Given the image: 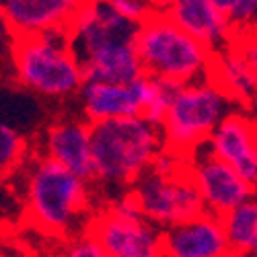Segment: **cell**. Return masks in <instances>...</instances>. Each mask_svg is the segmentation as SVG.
<instances>
[{"label":"cell","mask_w":257,"mask_h":257,"mask_svg":"<svg viewBox=\"0 0 257 257\" xmlns=\"http://www.w3.org/2000/svg\"><path fill=\"white\" fill-rule=\"evenodd\" d=\"M140 23L109 0H89L70 25V50L84 80L130 84L144 74L136 37Z\"/></svg>","instance_id":"6da1fadb"},{"label":"cell","mask_w":257,"mask_h":257,"mask_svg":"<svg viewBox=\"0 0 257 257\" xmlns=\"http://www.w3.org/2000/svg\"><path fill=\"white\" fill-rule=\"evenodd\" d=\"M95 181L103 185L132 187L165 148L159 125L142 115L91 123Z\"/></svg>","instance_id":"7a4b0ae2"},{"label":"cell","mask_w":257,"mask_h":257,"mask_svg":"<svg viewBox=\"0 0 257 257\" xmlns=\"http://www.w3.org/2000/svg\"><path fill=\"white\" fill-rule=\"evenodd\" d=\"M89 181L60 163L37 157L27 173L25 198L31 222L50 234H72L89 210Z\"/></svg>","instance_id":"3957f363"},{"label":"cell","mask_w":257,"mask_h":257,"mask_svg":"<svg viewBox=\"0 0 257 257\" xmlns=\"http://www.w3.org/2000/svg\"><path fill=\"white\" fill-rule=\"evenodd\" d=\"M13 66L21 87L39 97L64 99L80 93L84 84L82 68L70 50V29L15 37Z\"/></svg>","instance_id":"277c9868"},{"label":"cell","mask_w":257,"mask_h":257,"mask_svg":"<svg viewBox=\"0 0 257 257\" xmlns=\"http://www.w3.org/2000/svg\"><path fill=\"white\" fill-rule=\"evenodd\" d=\"M136 48L144 74L177 84L210 78L214 54L183 31L167 13H153L142 21Z\"/></svg>","instance_id":"5b68a950"},{"label":"cell","mask_w":257,"mask_h":257,"mask_svg":"<svg viewBox=\"0 0 257 257\" xmlns=\"http://www.w3.org/2000/svg\"><path fill=\"white\" fill-rule=\"evenodd\" d=\"M232 107L234 103L210 78L181 84L161 125L165 146L189 159L210 140L218 123L234 111Z\"/></svg>","instance_id":"8992f818"},{"label":"cell","mask_w":257,"mask_h":257,"mask_svg":"<svg viewBox=\"0 0 257 257\" xmlns=\"http://www.w3.org/2000/svg\"><path fill=\"white\" fill-rule=\"evenodd\" d=\"M84 232L91 234L109 257H165L163 228L142 216L130 191L95 216Z\"/></svg>","instance_id":"52a82bcc"},{"label":"cell","mask_w":257,"mask_h":257,"mask_svg":"<svg viewBox=\"0 0 257 257\" xmlns=\"http://www.w3.org/2000/svg\"><path fill=\"white\" fill-rule=\"evenodd\" d=\"M130 194L136 200L142 216L163 230L206 212L189 169L175 177L159 175L148 169L130 187Z\"/></svg>","instance_id":"ba28073f"},{"label":"cell","mask_w":257,"mask_h":257,"mask_svg":"<svg viewBox=\"0 0 257 257\" xmlns=\"http://www.w3.org/2000/svg\"><path fill=\"white\" fill-rule=\"evenodd\" d=\"M189 175L200 191L206 212L216 216H224L243 202L251 200L257 191L230 165L214 157L206 144L189 157Z\"/></svg>","instance_id":"9c48e42d"},{"label":"cell","mask_w":257,"mask_h":257,"mask_svg":"<svg viewBox=\"0 0 257 257\" xmlns=\"http://www.w3.org/2000/svg\"><path fill=\"white\" fill-rule=\"evenodd\" d=\"M206 148L230 165L257 189V119L243 109L230 111L212 132Z\"/></svg>","instance_id":"30bf717a"},{"label":"cell","mask_w":257,"mask_h":257,"mask_svg":"<svg viewBox=\"0 0 257 257\" xmlns=\"http://www.w3.org/2000/svg\"><path fill=\"white\" fill-rule=\"evenodd\" d=\"M89 0H0L7 27L15 37L70 29Z\"/></svg>","instance_id":"8fae6325"},{"label":"cell","mask_w":257,"mask_h":257,"mask_svg":"<svg viewBox=\"0 0 257 257\" xmlns=\"http://www.w3.org/2000/svg\"><path fill=\"white\" fill-rule=\"evenodd\" d=\"M165 257H230L222 216L202 212L163 230Z\"/></svg>","instance_id":"7c38bea8"},{"label":"cell","mask_w":257,"mask_h":257,"mask_svg":"<svg viewBox=\"0 0 257 257\" xmlns=\"http://www.w3.org/2000/svg\"><path fill=\"white\" fill-rule=\"evenodd\" d=\"M167 15L212 54L230 48L237 39V29L212 0H177Z\"/></svg>","instance_id":"4fadbf2b"},{"label":"cell","mask_w":257,"mask_h":257,"mask_svg":"<svg viewBox=\"0 0 257 257\" xmlns=\"http://www.w3.org/2000/svg\"><path fill=\"white\" fill-rule=\"evenodd\" d=\"M60 163L84 181H95L91 123L78 119H62L48 127L46 132V155Z\"/></svg>","instance_id":"5bb4252c"},{"label":"cell","mask_w":257,"mask_h":257,"mask_svg":"<svg viewBox=\"0 0 257 257\" xmlns=\"http://www.w3.org/2000/svg\"><path fill=\"white\" fill-rule=\"evenodd\" d=\"M78 95L82 101L84 117L89 119V123L142 115L140 103L130 84H117L107 80H84Z\"/></svg>","instance_id":"9a60e30c"},{"label":"cell","mask_w":257,"mask_h":257,"mask_svg":"<svg viewBox=\"0 0 257 257\" xmlns=\"http://www.w3.org/2000/svg\"><path fill=\"white\" fill-rule=\"evenodd\" d=\"M210 80L218 84L222 93L241 109L257 107V84L249 62L237 44L214 54Z\"/></svg>","instance_id":"2e32d148"},{"label":"cell","mask_w":257,"mask_h":257,"mask_svg":"<svg viewBox=\"0 0 257 257\" xmlns=\"http://www.w3.org/2000/svg\"><path fill=\"white\" fill-rule=\"evenodd\" d=\"M130 87L140 103L142 117L161 127L169 111V105L177 95V91L181 89V84L165 80V78H157L151 74H142L140 78L130 82Z\"/></svg>","instance_id":"e0dca14e"},{"label":"cell","mask_w":257,"mask_h":257,"mask_svg":"<svg viewBox=\"0 0 257 257\" xmlns=\"http://www.w3.org/2000/svg\"><path fill=\"white\" fill-rule=\"evenodd\" d=\"M232 255L249 257L257 249V196L222 216Z\"/></svg>","instance_id":"ac0fdd59"},{"label":"cell","mask_w":257,"mask_h":257,"mask_svg":"<svg viewBox=\"0 0 257 257\" xmlns=\"http://www.w3.org/2000/svg\"><path fill=\"white\" fill-rule=\"evenodd\" d=\"M27 153L25 138L17 132V127L0 119V173H7L21 165Z\"/></svg>","instance_id":"d6986e66"},{"label":"cell","mask_w":257,"mask_h":257,"mask_svg":"<svg viewBox=\"0 0 257 257\" xmlns=\"http://www.w3.org/2000/svg\"><path fill=\"white\" fill-rule=\"evenodd\" d=\"M239 33L257 29V0H212Z\"/></svg>","instance_id":"ffe728a7"},{"label":"cell","mask_w":257,"mask_h":257,"mask_svg":"<svg viewBox=\"0 0 257 257\" xmlns=\"http://www.w3.org/2000/svg\"><path fill=\"white\" fill-rule=\"evenodd\" d=\"M62 257H109L107 253L91 234H80V237H74L68 247L64 249V255Z\"/></svg>","instance_id":"44dd1931"},{"label":"cell","mask_w":257,"mask_h":257,"mask_svg":"<svg viewBox=\"0 0 257 257\" xmlns=\"http://www.w3.org/2000/svg\"><path fill=\"white\" fill-rule=\"evenodd\" d=\"M109 3L127 19L138 21L142 23L144 19H148L155 11L151 7V0H109Z\"/></svg>","instance_id":"7402d4cb"},{"label":"cell","mask_w":257,"mask_h":257,"mask_svg":"<svg viewBox=\"0 0 257 257\" xmlns=\"http://www.w3.org/2000/svg\"><path fill=\"white\" fill-rule=\"evenodd\" d=\"M234 44L245 54L249 66H251V72H253V78H255V84H257V29L239 33L237 39H234Z\"/></svg>","instance_id":"603a6c76"},{"label":"cell","mask_w":257,"mask_h":257,"mask_svg":"<svg viewBox=\"0 0 257 257\" xmlns=\"http://www.w3.org/2000/svg\"><path fill=\"white\" fill-rule=\"evenodd\" d=\"M177 0H151V7L155 13H169V9L173 7Z\"/></svg>","instance_id":"cb8c5ba5"},{"label":"cell","mask_w":257,"mask_h":257,"mask_svg":"<svg viewBox=\"0 0 257 257\" xmlns=\"http://www.w3.org/2000/svg\"><path fill=\"white\" fill-rule=\"evenodd\" d=\"M5 29H9V27H7V21H5V15H3V11H0V35L5 33Z\"/></svg>","instance_id":"d4e9b609"},{"label":"cell","mask_w":257,"mask_h":257,"mask_svg":"<svg viewBox=\"0 0 257 257\" xmlns=\"http://www.w3.org/2000/svg\"><path fill=\"white\" fill-rule=\"evenodd\" d=\"M249 257H257V249H255V251H253V253H251Z\"/></svg>","instance_id":"484cf974"},{"label":"cell","mask_w":257,"mask_h":257,"mask_svg":"<svg viewBox=\"0 0 257 257\" xmlns=\"http://www.w3.org/2000/svg\"><path fill=\"white\" fill-rule=\"evenodd\" d=\"M230 257H237V255H230Z\"/></svg>","instance_id":"4316f807"},{"label":"cell","mask_w":257,"mask_h":257,"mask_svg":"<svg viewBox=\"0 0 257 257\" xmlns=\"http://www.w3.org/2000/svg\"><path fill=\"white\" fill-rule=\"evenodd\" d=\"M0 257H3V255H0Z\"/></svg>","instance_id":"83f0119b"},{"label":"cell","mask_w":257,"mask_h":257,"mask_svg":"<svg viewBox=\"0 0 257 257\" xmlns=\"http://www.w3.org/2000/svg\"><path fill=\"white\" fill-rule=\"evenodd\" d=\"M255 109H257V107H255Z\"/></svg>","instance_id":"f1b7e54d"}]
</instances>
